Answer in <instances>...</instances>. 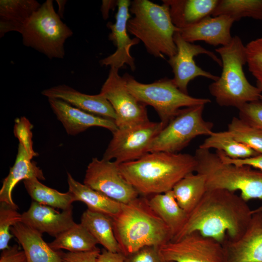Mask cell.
Masks as SVG:
<instances>
[{"label":"cell","mask_w":262,"mask_h":262,"mask_svg":"<svg viewBox=\"0 0 262 262\" xmlns=\"http://www.w3.org/2000/svg\"><path fill=\"white\" fill-rule=\"evenodd\" d=\"M220 56L222 71L219 79L209 86L210 94L220 106L238 109L260 99L261 90L247 80L243 66L247 63L246 47L237 35L228 45L215 49Z\"/></svg>","instance_id":"277c9868"},{"label":"cell","mask_w":262,"mask_h":262,"mask_svg":"<svg viewBox=\"0 0 262 262\" xmlns=\"http://www.w3.org/2000/svg\"><path fill=\"white\" fill-rule=\"evenodd\" d=\"M117 5V1L115 0H103L101 5V12L103 17L106 19L108 17V13L110 9H112L114 6Z\"/></svg>","instance_id":"7bdbcfd3"},{"label":"cell","mask_w":262,"mask_h":262,"mask_svg":"<svg viewBox=\"0 0 262 262\" xmlns=\"http://www.w3.org/2000/svg\"><path fill=\"white\" fill-rule=\"evenodd\" d=\"M125 257L121 252H113L103 248L98 256V262H126Z\"/></svg>","instance_id":"b9f144b4"},{"label":"cell","mask_w":262,"mask_h":262,"mask_svg":"<svg viewBox=\"0 0 262 262\" xmlns=\"http://www.w3.org/2000/svg\"><path fill=\"white\" fill-rule=\"evenodd\" d=\"M194 156L196 161L195 172L204 176L207 190L239 191L246 202L253 199L262 201V171L247 165L225 163L210 149L198 147Z\"/></svg>","instance_id":"8992f818"},{"label":"cell","mask_w":262,"mask_h":262,"mask_svg":"<svg viewBox=\"0 0 262 262\" xmlns=\"http://www.w3.org/2000/svg\"><path fill=\"white\" fill-rule=\"evenodd\" d=\"M32 159L23 146L19 143L15 164L2 182L0 190V202L18 208L12 197V191L16 184L21 180L33 178L39 180H45L42 170Z\"/></svg>","instance_id":"603a6c76"},{"label":"cell","mask_w":262,"mask_h":262,"mask_svg":"<svg viewBox=\"0 0 262 262\" xmlns=\"http://www.w3.org/2000/svg\"><path fill=\"white\" fill-rule=\"evenodd\" d=\"M133 15L127 23L128 31L141 41L147 52L155 57H170L177 53L174 35L179 29L173 24L168 6L148 0L131 2Z\"/></svg>","instance_id":"5b68a950"},{"label":"cell","mask_w":262,"mask_h":262,"mask_svg":"<svg viewBox=\"0 0 262 262\" xmlns=\"http://www.w3.org/2000/svg\"><path fill=\"white\" fill-rule=\"evenodd\" d=\"M174 41L177 48V53L169 58L168 63L172 69L175 84L182 92L188 94L189 82L197 77H203L213 81L219 79L209 72L198 66L194 57L200 54H205L222 66V61L213 52L198 45L193 44L184 40L179 33L174 35Z\"/></svg>","instance_id":"5bb4252c"},{"label":"cell","mask_w":262,"mask_h":262,"mask_svg":"<svg viewBox=\"0 0 262 262\" xmlns=\"http://www.w3.org/2000/svg\"><path fill=\"white\" fill-rule=\"evenodd\" d=\"M81 223L104 248L113 252H121L111 216L87 209L82 214Z\"/></svg>","instance_id":"4316f807"},{"label":"cell","mask_w":262,"mask_h":262,"mask_svg":"<svg viewBox=\"0 0 262 262\" xmlns=\"http://www.w3.org/2000/svg\"><path fill=\"white\" fill-rule=\"evenodd\" d=\"M10 231L22 247L27 262H63L59 251L52 249L38 231L19 222Z\"/></svg>","instance_id":"44dd1931"},{"label":"cell","mask_w":262,"mask_h":262,"mask_svg":"<svg viewBox=\"0 0 262 262\" xmlns=\"http://www.w3.org/2000/svg\"><path fill=\"white\" fill-rule=\"evenodd\" d=\"M212 15L227 16L234 22L246 17L262 20V0H218Z\"/></svg>","instance_id":"1f68e13d"},{"label":"cell","mask_w":262,"mask_h":262,"mask_svg":"<svg viewBox=\"0 0 262 262\" xmlns=\"http://www.w3.org/2000/svg\"><path fill=\"white\" fill-rule=\"evenodd\" d=\"M48 101L69 135H77L93 127L104 128L112 133L118 129L114 121L82 111L61 99L48 98Z\"/></svg>","instance_id":"d6986e66"},{"label":"cell","mask_w":262,"mask_h":262,"mask_svg":"<svg viewBox=\"0 0 262 262\" xmlns=\"http://www.w3.org/2000/svg\"><path fill=\"white\" fill-rule=\"evenodd\" d=\"M239 110V118L249 124L262 130V101L247 103Z\"/></svg>","instance_id":"8d00e7d4"},{"label":"cell","mask_w":262,"mask_h":262,"mask_svg":"<svg viewBox=\"0 0 262 262\" xmlns=\"http://www.w3.org/2000/svg\"><path fill=\"white\" fill-rule=\"evenodd\" d=\"M33 125L25 117L22 116L15 120L14 133L29 154L33 158L37 155L33 148L32 129Z\"/></svg>","instance_id":"d590c367"},{"label":"cell","mask_w":262,"mask_h":262,"mask_svg":"<svg viewBox=\"0 0 262 262\" xmlns=\"http://www.w3.org/2000/svg\"><path fill=\"white\" fill-rule=\"evenodd\" d=\"M162 122H147L118 129L106 149L103 159L120 164L137 160L148 153L151 143L165 127Z\"/></svg>","instance_id":"30bf717a"},{"label":"cell","mask_w":262,"mask_h":262,"mask_svg":"<svg viewBox=\"0 0 262 262\" xmlns=\"http://www.w3.org/2000/svg\"><path fill=\"white\" fill-rule=\"evenodd\" d=\"M40 6L35 0H0V37L11 32L20 33Z\"/></svg>","instance_id":"cb8c5ba5"},{"label":"cell","mask_w":262,"mask_h":262,"mask_svg":"<svg viewBox=\"0 0 262 262\" xmlns=\"http://www.w3.org/2000/svg\"><path fill=\"white\" fill-rule=\"evenodd\" d=\"M205 105L181 109L154 138L149 152L177 153L200 135H210L213 123L205 121L203 112Z\"/></svg>","instance_id":"9c48e42d"},{"label":"cell","mask_w":262,"mask_h":262,"mask_svg":"<svg viewBox=\"0 0 262 262\" xmlns=\"http://www.w3.org/2000/svg\"><path fill=\"white\" fill-rule=\"evenodd\" d=\"M228 131L237 142L262 155V130L239 117H233L228 124Z\"/></svg>","instance_id":"d6a6232c"},{"label":"cell","mask_w":262,"mask_h":262,"mask_svg":"<svg viewBox=\"0 0 262 262\" xmlns=\"http://www.w3.org/2000/svg\"><path fill=\"white\" fill-rule=\"evenodd\" d=\"M20 33L22 43L48 58L63 59L65 44L73 34L55 10L52 0H47L34 12Z\"/></svg>","instance_id":"52a82bcc"},{"label":"cell","mask_w":262,"mask_h":262,"mask_svg":"<svg viewBox=\"0 0 262 262\" xmlns=\"http://www.w3.org/2000/svg\"><path fill=\"white\" fill-rule=\"evenodd\" d=\"M67 181L68 192L73 196L75 201L84 203L88 209L103 213L111 217L120 211L122 203L79 182L69 173H67Z\"/></svg>","instance_id":"d4e9b609"},{"label":"cell","mask_w":262,"mask_h":262,"mask_svg":"<svg viewBox=\"0 0 262 262\" xmlns=\"http://www.w3.org/2000/svg\"><path fill=\"white\" fill-rule=\"evenodd\" d=\"M247 202L234 192L219 189L207 190L171 241L195 231L222 245L226 241L238 239L252 216L253 210Z\"/></svg>","instance_id":"6da1fadb"},{"label":"cell","mask_w":262,"mask_h":262,"mask_svg":"<svg viewBox=\"0 0 262 262\" xmlns=\"http://www.w3.org/2000/svg\"><path fill=\"white\" fill-rule=\"evenodd\" d=\"M21 222L42 234L46 233L55 238L76 224L72 208L60 212L34 201L29 209L21 214Z\"/></svg>","instance_id":"e0dca14e"},{"label":"cell","mask_w":262,"mask_h":262,"mask_svg":"<svg viewBox=\"0 0 262 262\" xmlns=\"http://www.w3.org/2000/svg\"><path fill=\"white\" fill-rule=\"evenodd\" d=\"M234 22L227 16H209L194 25L179 29L178 32L184 40L191 43L202 41L214 46H225L232 40L230 29Z\"/></svg>","instance_id":"ffe728a7"},{"label":"cell","mask_w":262,"mask_h":262,"mask_svg":"<svg viewBox=\"0 0 262 262\" xmlns=\"http://www.w3.org/2000/svg\"><path fill=\"white\" fill-rule=\"evenodd\" d=\"M59 251L63 262H98L101 252L98 247L93 250L83 252L64 253Z\"/></svg>","instance_id":"f35d334b"},{"label":"cell","mask_w":262,"mask_h":262,"mask_svg":"<svg viewBox=\"0 0 262 262\" xmlns=\"http://www.w3.org/2000/svg\"><path fill=\"white\" fill-rule=\"evenodd\" d=\"M173 24L179 29L198 23L212 15L218 0H163Z\"/></svg>","instance_id":"7402d4cb"},{"label":"cell","mask_w":262,"mask_h":262,"mask_svg":"<svg viewBox=\"0 0 262 262\" xmlns=\"http://www.w3.org/2000/svg\"><path fill=\"white\" fill-rule=\"evenodd\" d=\"M172 190L178 204L188 214L207 191L205 178L199 173H190L179 181Z\"/></svg>","instance_id":"83f0119b"},{"label":"cell","mask_w":262,"mask_h":262,"mask_svg":"<svg viewBox=\"0 0 262 262\" xmlns=\"http://www.w3.org/2000/svg\"><path fill=\"white\" fill-rule=\"evenodd\" d=\"M125 257L126 262H169L162 258L156 246L143 247Z\"/></svg>","instance_id":"74e56055"},{"label":"cell","mask_w":262,"mask_h":262,"mask_svg":"<svg viewBox=\"0 0 262 262\" xmlns=\"http://www.w3.org/2000/svg\"><path fill=\"white\" fill-rule=\"evenodd\" d=\"M162 258L169 262H223L222 245L193 232L158 247Z\"/></svg>","instance_id":"4fadbf2b"},{"label":"cell","mask_w":262,"mask_h":262,"mask_svg":"<svg viewBox=\"0 0 262 262\" xmlns=\"http://www.w3.org/2000/svg\"><path fill=\"white\" fill-rule=\"evenodd\" d=\"M0 202V249L2 251L9 247V241L13 236L10 233V229L21 222V214L17 212L18 208Z\"/></svg>","instance_id":"836d02e7"},{"label":"cell","mask_w":262,"mask_h":262,"mask_svg":"<svg viewBox=\"0 0 262 262\" xmlns=\"http://www.w3.org/2000/svg\"><path fill=\"white\" fill-rule=\"evenodd\" d=\"M223 262H262V207L253 210L249 224L238 239L222 244Z\"/></svg>","instance_id":"2e32d148"},{"label":"cell","mask_w":262,"mask_h":262,"mask_svg":"<svg viewBox=\"0 0 262 262\" xmlns=\"http://www.w3.org/2000/svg\"><path fill=\"white\" fill-rule=\"evenodd\" d=\"M148 199L152 209L169 229L173 238L183 227L188 214L178 204L172 190Z\"/></svg>","instance_id":"484cf974"},{"label":"cell","mask_w":262,"mask_h":262,"mask_svg":"<svg viewBox=\"0 0 262 262\" xmlns=\"http://www.w3.org/2000/svg\"><path fill=\"white\" fill-rule=\"evenodd\" d=\"M98 241L81 223L63 232L49 243L54 250L65 249L68 252L87 251L96 248Z\"/></svg>","instance_id":"f546056e"},{"label":"cell","mask_w":262,"mask_h":262,"mask_svg":"<svg viewBox=\"0 0 262 262\" xmlns=\"http://www.w3.org/2000/svg\"><path fill=\"white\" fill-rule=\"evenodd\" d=\"M112 218L115 238L125 256L143 247H159L172 240L169 229L152 209L146 196L122 204Z\"/></svg>","instance_id":"3957f363"},{"label":"cell","mask_w":262,"mask_h":262,"mask_svg":"<svg viewBox=\"0 0 262 262\" xmlns=\"http://www.w3.org/2000/svg\"><path fill=\"white\" fill-rule=\"evenodd\" d=\"M23 183L27 192L34 201L62 211L72 208V203L75 200L68 191L60 192L43 184L35 178L25 180Z\"/></svg>","instance_id":"f1b7e54d"},{"label":"cell","mask_w":262,"mask_h":262,"mask_svg":"<svg viewBox=\"0 0 262 262\" xmlns=\"http://www.w3.org/2000/svg\"><path fill=\"white\" fill-rule=\"evenodd\" d=\"M123 78L129 91L139 101L152 106L165 125L181 108L206 105L211 102L209 98H195L182 92L173 79L164 78L152 83H143L128 73Z\"/></svg>","instance_id":"ba28073f"},{"label":"cell","mask_w":262,"mask_h":262,"mask_svg":"<svg viewBox=\"0 0 262 262\" xmlns=\"http://www.w3.org/2000/svg\"><path fill=\"white\" fill-rule=\"evenodd\" d=\"M118 70L111 67L100 92L115 112L117 127L125 129L149 121L146 105L139 101L129 91Z\"/></svg>","instance_id":"8fae6325"},{"label":"cell","mask_w":262,"mask_h":262,"mask_svg":"<svg viewBox=\"0 0 262 262\" xmlns=\"http://www.w3.org/2000/svg\"><path fill=\"white\" fill-rule=\"evenodd\" d=\"M0 262H27V260L24 250L15 245L2 250Z\"/></svg>","instance_id":"60d3db41"},{"label":"cell","mask_w":262,"mask_h":262,"mask_svg":"<svg viewBox=\"0 0 262 262\" xmlns=\"http://www.w3.org/2000/svg\"><path fill=\"white\" fill-rule=\"evenodd\" d=\"M131 3L129 0H117L115 22H109L107 25L111 30L109 39L113 42L116 49L114 53L100 60V64L102 66L119 69L126 64L132 71L135 69L134 59L131 55L130 50L132 46L139 43V40L135 37L131 39L128 33Z\"/></svg>","instance_id":"9a60e30c"},{"label":"cell","mask_w":262,"mask_h":262,"mask_svg":"<svg viewBox=\"0 0 262 262\" xmlns=\"http://www.w3.org/2000/svg\"><path fill=\"white\" fill-rule=\"evenodd\" d=\"M196 166L194 155L165 152H149L118 164L124 178L144 196L172 190L183 177L195 172Z\"/></svg>","instance_id":"7a4b0ae2"},{"label":"cell","mask_w":262,"mask_h":262,"mask_svg":"<svg viewBox=\"0 0 262 262\" xmlns=\"http://www.w3.org/2000/svg\"><path fill=\"white\" fill-rule=\"evenodd\" d=\"M199 147L222 151L227 156L233 159H244L260 155L252 148L235 140L228 130L213 132Z\"/></svg>","instance_id":"4dcf8cb0"},{"label":"cell","mask_w":262,"mask_h":262,"mask_svg":"<svg viewBox=\"0 0 262 262\" xmlns=\"http://www.w3.org/2000/svg\"><path fill=\"white\" fill-rule=\"evenodd\" d=\"M257 86L261 90L262 92V83L257 82ZM260 100L262 101V95L261 96Z\"/></svg>","instance_id":"ee69618b"},{"label":"cell","mask_w":262,"mask_h":262,"mask_svg":"<svg viewBox=\"0 0 262 262\" xmlns=\"http://www.w3.org/2000/svg\"><path fill=\"white\" fill-rule=\"evenodd\" d=\"M222 161L226 163L236 165H247L262 171V155L250 157L244 159H233L227 156L222 151L216 150Z\"/></svg>","instance_id":"ab89813d"},{"label":"cell","mask_w":262,"mask_h":262,"mask_svg":"<svg viewBox=\"0 0 262 262\" xmlns=\"http://www.w3.org/2000/svg\"><path fill=\"white\" fill-rule=\"evenodd\" d=\"M246 47L248 69L257 82L262 83V38L250 41Z\"/></svg>","instance_id":"e575fe53"},{"label":"cell","mask_w":262,"mask_h":262,"mask_svg":"<svg viewBox=\"0 0 262 262\" xmlns=\"http://www.w3.org/2000/svg\"><path fill=\"white\" fill-rule=\"evenodd\" d=\"M41 94L48 98L61 99L71 106L88 113L115 122L116 116L109 101L101 93H82L66 84H60L43 90Z\"/></svg>","instance_id":"ac0fdd59"},{"label":"cell","mask_w":262,"mask_h":262,"mask_svg":"<svg viewBox=\"0 0 262 262\" xmlns=\"http://www.w3.org/2000/svg\"><path fill=\"white\" fill-rule=\"evenodd\" d=\"M115 161L93 158L88 164L83 183L122 204L139 196V193L122 176Z\"/></svg>","instance_id":"7c38bea8"}]
</instances>
